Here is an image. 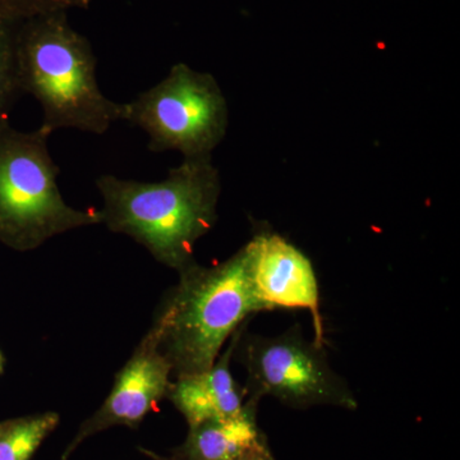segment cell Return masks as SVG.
<instances>
[{"instance_id": "obj_1", "label": "cell", "mask_w": 460, "mask_h": 460, "mask_svg": "<svg viewBox=\"0 0 460 460\" xmlns=\"http://www.w3.org/2000/svg\"><path fill=\"white\" fill-rule=\"evenodd\" d=\"M95 184L102 199V224L135 239L178 272L195 262L196 243L217 223L222 187L211 156L184 159L162 181L104 174Z\"/></svg>"}, {"instance_id": "obj_2", "label": "cell", "mask_w": 460, "mask_h": 460, "mask_svg": "<svg viewBox=\"0 0 460 460\" xmlns=\"http://www.w3.org/2000/svg\"><path fill=\"white\" fill-rule=\"evenodd\" d=\"M16 58L21 91L38 100L40 127L50 135L62 128L104 135L122 120V104L102 93L93 47L71 26L66 12L18 23Z\"/></svg>"}, {"instance_id": "obj_3", "label": "cell", "mask_w": 460, "mask_h": 460, "mask_svg": "<svg viewBox=\"0 0 460 460\" xmlns=\"http://www.w3.org/2000/svg\"><path fill=\"white\" fill-rule=\"evenodd\" d=\"M180 275L148 332L175 377L213 367L242 323L265 311L253 288L246 246L210 268L190 263Z\"/></svg>"}, {"instance_id": "obj_4", "label": "cell", "mask_w": 460, "mask_h": 460, "mask_svg": "<svg viewBox=\"0 0 460 460\" xmlns=\"http://www.w3.org/2000/svg\"><path fill=\"white\" fill-rule=\"evenodd\" d=\"M49 137L40 126L22 132L9 120L0 124V242L13 250H35L56 235L102 223L100 210H78L62 198Z\"/></svg>"}, {"instance_id": "obj_5", "label": "cell", "mask_w": 460, "mask_h": 460, "mask_svg": "<svg viewBox=\"0 0 460 460\" xmlns=\"http://www.w3.org/2000/svg\"><path fill=\"white\" fill-rule=\"evenodd\" d=\"M122 120L148 136L154 153L180 151L184 159L211 156L228 128V105L217 80L184 63L164 80L122 102Z\"/></svg>"}, {"instance_id": "obj_6", "label": "cell", "mask_w": 460, "mask_h": 460, "mask_svg": "<svg viewBox=\"0 0 460 460\" xmlns=\"http://www.w3.org/2000/svg\"><path fill=\"white\" fill-rule=\"evenodd\" d=\"M237 347L247 371L250 399L272 396L295 408L337 405L356 410L354 395L330 368L323 347L305 341L299 329L268 338L242 332Z\"/></svg>"}, {"instance_id": "obj_7", "label": "cell", "mask_w": 460, "mask_h": 460, "mask_svg": "<svg viewBox=\"0 0 460 460\" xmlns=\"http://www.w3.org/2000/svg\"><path fill=\"white\" fill-rule=\"evenodd\" d=\"M172 375L171 363L157 349L153 335L147 332L115 377L113 389L102 407L78 429L77 435L63 453L62 460L68 459L91 436L105 429L114 426L137 429L168 394Z\"/></svg>"}, {"instance_id": "obj_8", "label": "cell", "mask_w": 460, "mask_h": 460, "mask_svg": "<svg viewBox=\"0 0 460 460\" xmlns=\"http://www.w3.org/2000/svg\"><path fill=\"white\" fill-rule=\"evenodd\" d=\"M246 247L253 288L265 311H310L316 332L314 343L323 347L319 284L310 259L275 233H260Z\"/></svg>"}, {"instance_id": "obj_9", "label": "cell", "mask_w": 460, "mask_h": 460, "mask_svg": "<svg viewBox=\"0 0 460 460\" xmlns=\"http://www.w3.org/2000/svg\"><path fill=\"white\" fill-rule=\"evenodd\" d=\"M243 330L232 337L226 352L208 370L181 375L169 386L166 398L183 414L190 428L211 420L230 419L241 413L244 395L230 371V361Z\"/></svg>"}, {"instance_id": "obj_10", "label": "cell", "mask_w": 460, "mask_h": 460, "mask_svg": "<svg viewBox=\"0 0 460 460\" xmlns=\"http://www.w3.org/2000/svg\"><path fill=\"white\" fill-rule=\"evenodd\" d=\"M259 402L248 399L237 416L190 428L174 460H242L265 440L256 422Z\"/></svg>"}, {"instance_id": "obj_11", "label": "cell", "mask_w": 460, "mask_h": 460, "mask_svg": "<svg viewBox=\"0 0 460 460\" xmlns=\"http://www.w3.org/2000/svg\"><path fill=\"white\" fill-rule=\"evenodd\" d=\"M59 425L54 411L0 422V460H31L40 445Z\"/></svg>"}, {"instance_id": "obj_12", "label": "cell", "mask_w": 460, "mask_h": 460, "mask_svg": "<svg viewBox=\"0 0 460 460\" xmlns=\"http://www.w3.org/2000/svg\"><path fill=\"white\" fill-rule=\"evenodd\" d=\"M17 25L0 16V124L9 120V111L22 93L16 58Z\"/></svg>"}, {"instance_id": "obj_13", "label": "cell", "mask_w": 460, "mask_h": 460, "mask_svg": "<svg viewBox=\"0 0 460 460\" xmlns=\"http://www.w3.org/2000/svg\"><path fill=\"white\" fill-rule=\"evenodd\" d=\"M91 0H0V16L14 23L48 12L89 7Z\"/></svg>"}, {"instance_id": "obj_14", "label": "cell", "mask_w": 460, "mask_h": 460, "mask_svg": "<svg viewBox=\"0 0 460 460\" xmlns=\"http://www.w3.org/2000/svg\"><path fill=\"white\" fill-rule=\"evenodd\" d=\"M242 460H277L272 456L271 450L269 449L268 443L265 440L262 441L259 447H256L252 452L247 454Z\"/></svg>"}, {"instance_id": "obj_15", "label": "cell", "mask_w": 460, "mask_h": 460, "mask_svg": "<svg viewBox=\"0 0 460 460\" xmlns=\"http://www.w3.org/2000/svg\"><path fill=\"white\" fill-rule=\"evenodd\" d=\"M140 452L153 460H174L172 458H165V456H160V454L155 452H151V450L145 449V447H140Z\"/></svg>"}, {"instance_id": "obj_16", "label": "cell", "mask_w": 460, "mask_h": 460, "mask_svg": "<svg viewBox=\"0 0 460 460\" xmlns=\"http://www.w3.org/2000/svg\"><path fill=\"white\" fill-rule=\"evenodd\" d=\"M3 371V356L2 353H0V374H2Z\"/></svg>"}]
</instances>
